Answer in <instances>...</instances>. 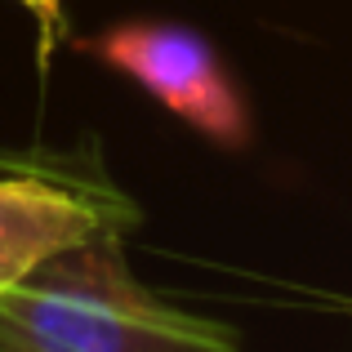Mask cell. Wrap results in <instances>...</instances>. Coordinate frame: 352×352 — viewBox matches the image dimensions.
I'll return each mask as SVG.
<instances>
[{
  "label": "cell",
  "instance_id": "7a4b0ae2",
  "mask_svg": "<svg viewBox=\"0 0 352 352\" xmlns=\"http://www.w3.org/2000/svg\"><path fill=\"white\" fill-rule=\"evenodd\" d=\"M143 210L103 170L98 147L0 152V294L50 258L107 232H134Z\"/></svg>",
  "mask_w": 352,
  "mask_h": 352
},
{
  "label": "cell",
  "instance_id": "277c9868",
  "mask_svg": "<svg viewBox=\"0 0 352 352\" xmlns=\"http://www.w3.org/2000/svg\"><path fill=\"white\" fill-rule=\"evenodd\" d=\"M14 5L36 18V32H41L36 54H41V67H50L54 50H58L63 36H67V5H63V0H14Z\"/></svg>",
  "mask_w": 352,
  "mask_h": 352
},
{
  "label": "cell",
  "instance_id": "3957f363",
  "mask_svg": "<svg viewBox=\"0 0 352 352\" xmlns=\"http://www.w3.org/2000/svg\"><path fill=\"white\" fill-rule=\"evenodd\" d=\"M103 67L143 85L165 112L188 120L219 147L250 143V107L232 85L219 50L183 23H120L89 41Z\"/></svg>",
  "mask_w": 352,
  "mask_h": 352
},
{
  "label": "cell",
  "instance_id": "6da1fadb",
  "mask_svg": "<svg viewBox=\"0 0 352 352\" xmlns=\"http://www.w3.org/2000/svg\"><path fill=\"white\" fill-rule=\"evenodd\" d=\"M0 352H241V335L152 294L107 232L0 294Z\"/></svg>",
  "mask_w": 352,
  "mask_h": 352
}]
</instances>
